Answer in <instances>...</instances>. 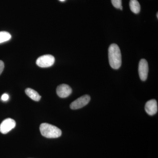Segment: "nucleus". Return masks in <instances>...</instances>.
I'll list each match as a JSON object with an SVG mask.
<instances>
[{"instance_id": "obj_1", "label": "nucleus", "mask_w": 158, "mask_h": 158, "mask_svg": "<svg viewBox=\"0 0 158 158\" xmlns=\"http://www.w3.org/2000/svg\"><path fill=\"white\" fill-rule=\"evenodd\" d=\"M108 56L111 67L115 69L120 68L122 64L121 53L117 44H113L110 45L108 50Z\"/></svg>"}, {"instance_id": "obj_2", "label": "nucleus", "mask_w": 158, "mask_h": 158, "mask_svg": "<svg viewBox=\"0 0 158 158\" xmlns=\"http://www.w3.org/2000/svg\"><path fill=\"white\" fill-rule=\"evenodd\" d=\"M40 130L42 135L46 138H58L62 135V131L60 129L48 123L41 124L40 127Z\"/></svg>"}, {"instance_id": "obj_3", "label": "nucleus", "mask_w": 158, "mask_h": 158, "mask_svg": "<svg viewBox=\"0 0 158 158\" xmlns=\"http://www.w3.org/2000/svg\"><path fill=\"white\" fill-rule=\"evenodd\" d=\"M55 59L53 56L46 55L38 58L36 61V64L39 67L46 68L50 67L54 64Z\"/></svg>"}, {"instance_id": "obj_4", "label": "nucleus", "mask_w": 158, "mask_h": 158, "mask_svg": "<svg viewBox=\"0 0 158 158\" xmlns=\"http://www.w3.org/2000/svg\"><path fill=\"white\" fill-rule=\"evenodd\" d=\"M90 97L89 95H83L72 102L70 105V108L72 110H78L85 106L90 101Z\"/></svg>"}, {"instance_id": "obj_5", "label": "nucleus", "mask_w": 158, "mask_h": 158, "mask_svg": "<svg viewBox=\"0 0 158 158\" xmlns=\"http://www.w3.org/2000/svg\"><path fill=\"white\" fill-rule=\"evenodd\" d=\"M15 126L16 123L14 119L11 118H6L0 125V132L3 134H7L14 128Z\"/></svg>"}, {"instance_id": "obj_6", "label": "nucleus", "mask_w": 158, "mask_h": 158, "mask_svg": "<svg viewBox=\"0 0 158 158\" xmlns=\"http://www.w3.org/2000/svg\"><path fill=\"white\" fill-rule=\"evenodd\" d=\"M148 72V65L147 61L145 59L140 60L138 65V73L141 81H146Z\"/></svg>"}, {"instance_id": "obj_7", "label": "nucleus", "mask_w": 158, "mask_h": 158, "mask_svg": "<svg viewBox=\"0 0 158 158\" xmlns=\"http://www.w3.org/2000/svg\"><path fill=\"white\" fill-rule=\"evenodd\" d=\"M72 90L70 86L66 84H62L57 87L56 93L57 95L61 98H65L70 95Z\"/></svg>"}, {"instance_id": "obj_8", "label": "nucleus", "mask_w": 158, "mask_h": 158, "mask_svg": "<svg viewBox=\"0 0 158 158\" xmlns=\"http://www.w3.org/2000/svg\"><path fill=\"white\" fill-rule=\"evenodd\" d=\"M145 110L146 113L153 116L157 113L158 111V105L155 99H152L146 102L145 106Z\"/></svg>"}, {"instance_id": "obj_9", "label": "nucleus", "mask_w": 158, "mask_h": 158, "mask_svg": "<svg viewBox=\"0 0 158 158\" xmlns=\"http://www.w3.org/2000/svg\"><path fill=\"white\" fill-rule=\"evenodd\" d=\"M25 93L28 96H29L31 99L35 101H39L41 98V96L35 90L31 89V88H27L25 90Z\"/></svg>"}, {"instance_id": "obj_10", "label": "nucleus", "mask_w": 158, "mask_h": 158, "mask_svg": "<svg viewBox=\"0 0 158 158\" xmlns=\"http://www.w3.org/2000/svg\"><path fill=\"white\" fill-rule=\"evenodd\" d=\"M129 5L131 11L134 13L138 14L140 12L141 6L137 0H131Z\"/></svg>"}, {"instance_id": "obj_11", "label": "nucleus", "mask_w": 158, "mask_h": 158, "mask_svg": "<svg viewBox=\"0 0 158 158\" xmlns=\"http://www.w3.org/2000/svg\"><path fill=\"white\" fill-rule=\"evenodd\" d=\"M11 35L6 31L0 32V44L8 41L11 39Z\"/></svg>"}, {"instance_id": "obj_12", "label": "nucleus", "mask_w": 158, "mask_h": 158, "mask_svg": "<svg viewBox=\"0 0 158 158\" xmlns=\"http://www.w3.org/2000/svg\"><path fill=\"white\" fill-rule=\"evenodd\" d=\"M113 6L116 9H119L122 6V0H111Z\"/></svg>"}, {"instance_id": "obj_13", "label": "nucleus", "mask_w": 158, "mask_h": 158, "mask_svg": "<svg viewBox=\"0 0 158 158\" xmlns=\"http://www.w3.org/2000/svg\"><path fill=\"white\" fill-rule=\"evenodd\" d=\"M9 94H7L5 93L4 94L2 95L1 99H2V100L3 101L6 102L9 100Z\"/></svg>"}, {"instance_id": "obj_14", "label": "nucleus", "mask_w": 158, "mask_h": 158, "mask_svg": "<svg viewBox=\"0 0 158 158\" xmlns=\"http://www.w3.org/2000/svg\"><path fill=\"white\" fill-rule=\"evenodd\" d=\"M4 63L3 61L0 60V75L2 73L4 69Z\"/></svg>"}, {"instance_id": "obj_15", "label": "nucleus", "mask_w": 158, "mask_h": 158, "mask_svg": "<svg viewBox=\"0 0 158 158\" xmlns=\"http://www.w3.org/2000/svg\"><path fill=\"white\" fill-rule=\"evenodd\" d=\"M119 9H120V10H122V9H123L122 6H121V7H120V8H119Z\"/></svg>"}, {"instance_id": "obj_16", "label": "nucleus", "mask_w": 158, "mask_h": 158, "mask_svg": "<svg viewBox=\"0 0 158 158\" xmlns=\"http://www.w3.org/2000/svg\"><path fill=\"white\" fill-rule=\"evenodd\" d=\"M59 1H61V2H64V1H65V0H59Z\"/></svg>"}, {"instance_id": "obj_17", "label": "nucleus", "mask_w": 158, "mask_h": 158, "mask_svg": "<svg viewBox=\"0 0 158 158\" xmlns=\"http://www.w3.org/2000/svg\"><path fill=\"white\" fill-rule=\"evenodd\" d=\"M157 17L158 18V13H157Z\"/></svg>"}]
</instances>
